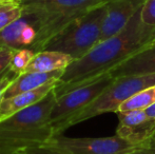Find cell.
Segmentation results:
<instances>
[{"label":"cell","instance_id":"6da1fadb","mask_svg":"<svg viewBox=\"0 0 155 154\" xmlns=\"http://www.w3.org/2000/svg\"><path fill=\"white\" fill-rule=\"evenodd\" d=\"M154 36L155 28L145 25L140 11L137 12L123 31L98 42L88 54L65 69L54 89L56 97L109 74L133 54L147 48Z\"/></svg>","mask_w":155,"mask_h":154},{"label":"cell","instance_id":"7a4b0ae2","mask_svg":"<svg viewBox=\"0 0 155 154\" xmlns=\"http://www.w3.org/2000/svg\"><path fill=\"white\" fill-rule=\"evenodd\" d=\"M55 103L53 90L34 106L0 120V154H23L49 144L54 136L50 117Z\"/></svg>","mask_w":155,"mask_h":154},{"label":"cell","instance_id":"3957f363","mask_svg":"<svg viewBox=\"0 0 155 154\" xmlns=\"http://www.w3.org/2000/svg\"><path fill=\"white\" fill-rule=\"evenodd\" d=\"M23 15L37 30V39L31 47L36 53L74 20L110 0H20Z\"/></svg>","mask_w":155,"mask_h":154},{"label":"cell","instance_id":"277c9868","mask_svg":"<svg viewBox=\"0 0 155 154\" xmlns=\"http://www.w3.org/2000/svg\"><path fill=\"white\" fill-rule=\"evenodd\" d=\"M106 4L70 23L47 43L45 50L61 52L71 56L74 60L84 57L100 41L107 13Z\"/></svg>","mask_w":155,"mask_h":154},{"label":"cell","instance_id":"5b68a950","mask_svg":"<svg viewBox=\"0 0 155 154\" xmlns=\"http://www.w3.org/2000/svg\"><path fill=\"white\" fill-rule=\"evenodd\" d=\"M155 84V74L132 75L117 77L113 82L79 114L70 119L63 126L62 131L74 125L86 121L104 113H117L119 107L139 91Z\"/></svg>","mask_w":155,"mask_h":154},{"label":"cell","instance_id":"8992f818","mask_svg":"<svg viewBox=\"0 0 155 154\" xmlns=\"http://www.w3.org/2000/svg\"><path fill=\"white\" fill-rule=\"evenodd\" d=\"M115 78L110 74L94 80L86 86L78 87L67 94L56 97V103L51 112V125L54 135L62 134L65 123L79 114L110 86Z\"/></svg>","mask_w":155,"mask_h":154},{"label":"cell","instance_id":"52a82bcc","mask_svg":"<svg viewBox=\"0 0 155 154\" xmlns=\"http://www.w3.org/2000/svg\"><path fill=\"white\" fill-rule=\"evenodd\" d=\"M49 144L72 154H128L139 149L146 148L137 146L115 136L109 137H67L62 134L54 135ZM149 147V146H148Z\"/></svg>","mask_w":155,"mask_h":154},{"label":"cell","instance_id":"ba28073f","mask_svg":"<svg viewBox=\"0 0 155 154\" xmlns=\"http://www.w3.org/2000/svg\"><path fill=\"white\" fill-rule=\"evenodd\" d=\"M116 135L137 146L148 147L155 138V119L141 111L117 112Z\"/></svg>","mask_w":155,"mask_h":154},{"label":"cell","instance_id":"9c48e42d","mask_svg":"<svg viewBox=\"0 0 155 154\" xmlns=\"http://www.w3.org/2000/svg\"><path fill=\"white\" fill-rule=\"evenodd\" d=\"M146 1L147 0H110L106 4L107 13L100 41L123 31L133 16L140 11Z\"/></svg>","mask_w":155,"mask_h":154},{"label":"cell","instance_id":"30bf717a","mask_svg":"<svg viewBox=\"0 0 155 154\" xmlns=\"http://www.w3.org/2000/svg\"><path fill=\"white\" fill-rule=\"evenodd\" d=\"M109 74L112 77L132 76V75L155 74V45L147 47L115 67Z\"/></svg>","mask_w":155,"mask_h":154},{"label":"cell","instance_id":"8fae6325","mask_svg":"<svg viewBox=\"0 0 155 154\" xmlns=\"http://www.w3.org/2000/svg\"><path fill=\"white\" fill-rule=\"evenodd\" d=\"M57 84H50L29 92L19 93L12 97L2 98L0 101V120L8 118V116L32 107L35 103L45 98L51 91L55 89Z\"/></svg>","mask_w":155,"mask_h":154},{"label":"cell","instance_id":"7c38bea8","mask_svg":"<svg viewBox=\"0 0 155 154\" xmlns=\"http://www.w3.org/2000/svg\"><path fill=\"white\" fill-rule=\"evenodd\" d=\"M64 70L55 71L51 73H38V72H25L18 75L15 78L11 86L5 90L3 98L12 97L19 93L29 92L38 89L42 86L50 84H58L60 77L62 76Z\"/></svg>","mask_w":155,"mask_h":154},{"label":"cell","instance_id":"4fadbf2b","mask_svg":"<svg viewBox=\"0 0 155 154\" xmlns=\"http://www.w3.org/2000/svg\"><path fill=\"white\" fill-rule=\"evenodd\" d=\"M73 61L74 59L71 56L61 52L43 50L35 54L25 72L51 73L61 71L65 70Z\"/></svg>","mask_w":155,"mask_h":154},{"label":"cell","instance_id":"5bb4252c","mask_svg":"<svg viewBox=\"0 0 155 154\" xmlns=\"http://www.w3.org/2000/svg\"><path fill=\"white\" fill-rule=\"evenodd\" d=\"M31 21L27 16L23 15L18 20L14 21L0 31V49L5 48L11 50L23 49L21 35L22 31Z\"/></svg>","mask_w":155,"mask_h":154},{"label":"cell","instance_id":"9a60e30c","mask_svg":"<svg viewBox=\"0 0 155 154\" xmlns=\"http://www.w3.org/2000/svg\"><path fill=\"white\" fill-rule=\"evenodd\" d=\"M155 103V84L139 91L131 98L124 101L117 112L141 111Z\"/></svg>","mask_w":155,"mask_h":154},{"label":"cell","instance_id":"2e32d148","mask_svg":"<svg viewBox=\"0 0 155 154\" xmlns=\"http://www.w3.org/2000/svg\"><path fill=\"white\" fill-rule=\"evenodd\" d=\"M22 16L20 0H0V31Z\"/></svg>","mask_w":155,"mask_h":154},{"label":"cell","instance_id":"e0dca14e","mask_svg":"<svg viewBox=\"0 0 155 154\" xmlns=\"http://www.w3.org/2000/svg\"><path fill=\"white\" fill-rule=\"evenodd\" d=\"M35 54H36V52L32 50L31 48L14 50L12 54V58H11L8 70H11L17 75L25 73L29 64H31Z\"/></svg>","mask_w":155,"mask_h":154},{"label":"cell","instance_id":"ac0fdd59","mask_svg":"<svg viewBox=\"0 0 155 154\" xmlns=\"http://www.w3.org/2000/svg\"><path fill=\"white\" fill-rule=\"evenodd\" d=\"M140 18L145 25L155 28V0H147L140 10Z\"/></svg>","mask_w":155,"mask_h":154},{"label":"cell","instance_id":"d6986e66","mask_svg":"<svg viewBox=\"0 0 155 154\" xmlns=\"http://www.w3.org/2000/svg\"><path fill=\"white\" fill-rule=\"evenodd\" d=\"M23 154H72L69 151L63 150L61 148L55 147L51 144L42 145V146L30 148L25 151Z\"/></svg>","mask_w":155,"mask_h":154},{"label":"cell","instance_id":"ffe728a7","mask_svg":"<svg viewBox=\"0 0 155 154\" xmlns=\"http://www.w3.org/2000/svg\"><path fill=\"white\" fill-rule=\"evenodd\" d=\"M13 51L14 50L5 49V48L0 49V79L8 73Z\"/></svg>","mask_w":155,"mask_h":154},{"label":"cell","instance_id":"44dd1931","mask_svg":"<svg viewBox=\"0 0 155 154\" xmlns=\"http://www.w3.org/2000/svg\"><path fill=\"white\" fill-rule=\"evenodd\" d=\"M17 76H18V75L15 74V73L12 72L11 70H8V73L0 79V101L3 98V94H4V92H5V90L11 86V84L14 81L15 78Z\"/></svg>","mask_w":155,"mask_h":154},{"label":"cell","instance_id":"7402d4cb","mask_svg":"<svg viewBox=\"0 0 155 154\" xmlns=\"http://www.w3.org/2000/svg\"><path fill=\"white\" fill-rule=\"evenodd\" d=\"M128 154H155V138L151 145L149 147H146V148L139 149V150H136L134 152H131Z\"/></svg>","mask_w":155,"mask_h":154},{"label":"cell","instance_id":"603a6c76","mask_svg":"<svg viewBox=\"0 0 155 154\" xmlns=\"http://www.w3.org/2000/svg\"><path fill=\"white\" fill-rule=\"evenodd\" d=\"M143 111L146 112V114H147L149 117L155 119V103H154V105H152V106H150L149 108H147V109L143 110Z\"/></svg>","mask_w":155,"mask_h":154},{"label":"cell","instance_id":"cb8c5ba5","mask_svg":"<svg viewBox=\"0 0 155 154\" xmlns=\"http://www.w3.org/2000/svg\"><path fill=\"white\" fill-rule=\"evenodd\" d=\"M153 45H155V36H154V38L151 40V42L149 43V45H148V47H153Z\"/></svg>","mask_w":155,"mask_h":154}]
</instances>
